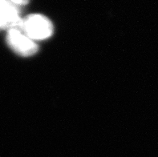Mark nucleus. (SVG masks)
I'll use <instances>...</instances> for the list:
<instances>
[{
    "instance_id": "nucleus-1",
    "label": "nucleus",
    "mask_w": 158,
    "mask_h": 157,
    "mask_svg": "<svg viewBox=\"0 0 158 157\" xmlns=\"http://www.w3.org/2000/svg\"><path fill=\"white\" fill-rule=\"evenodd\" d=\"M19 28L33 40H44L49 38L54 32L52 21L42 14H31L22 20Z\"/></svg>"
},
{
    "instance_id": "nucleus-2",
    "label": "nucleus",
    "mask_w": 158,
    "mask_h": 157,
    "mask_svg": "<svg viewBox=\"0 0 158 157\" xmlns=\"http://www.w3.org/2000/svg\"><path fill=\"white\" fill-rule=\"evenodd\" d=\"M6 42L12 50L25 57L34 56L39 50L38 46L34 40L23 33L19 27L8 29Z\"/></svg>"
},
{
    "instance_id": "nucleus-3",
    "label": "nucleus",
    "mask_w": 158,
    "mask_h": 157,
    "mask_svg": "<svg viewBox=\"0 0 158 157\" xmlns=\"http://www.w3.org/2000/svg\"><path fill=\"white\" fill-rule=\"evenodd\" d=\"M21 18L19 6L9 0H0V28H11L19 23Z\"/></svg>"
},
{
    "instance_id": "nucleus-4",
    "label": "nucleus",
    "mask_w": 158,
    "mask_h": 157,
    "mask_svg": "<svg viewBox=\"0 0 158 157\" xmlns=\"http://www.w3.org/2000/svg\"><path fill=\"white\" fill-rule=\"evenodd\" d=\"M9 1L17 6H26L30 2V0H9Z\"/></svg>"
}]
</instances>
